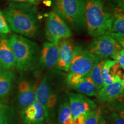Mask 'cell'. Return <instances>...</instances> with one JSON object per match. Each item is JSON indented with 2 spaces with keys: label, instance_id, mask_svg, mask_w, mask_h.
Listing matches in <instances>:
<instances>
[{
  "label": "cell",
  "instance_id": "obj_20",
  "mask_svg": "<svg viewBox=\"0 0 124 124\" xmlns=\"http://www.w3.org/2000/svg\"><path fill=\"white\" fill-rule=\"evenodd\" d=\"M106 59V58L97 56L94 64L93 65L90 72L89 74L91 79L97 87L98 90L103 86L102 76V70L103 63Z\"/></svg>",
  "mask_w": 124,
  "mask_h": 124
},
{
  "label": "cell",
  "instance_id": "obj_14",
  "mask_svg": "<svg viewBox=\"0 0 124 124\" xmlns=\"http://www.w3.org/2000/svg\"><path fill=\"white\" fill-rule=\"evenodd\" d=\"M21 118L24 124H44L46 121L44 108L36 101L21 109Z\"/></svg>",
  "mask_w": 124,
  "mask_h": 124
},
{
  "label": "cell",
  "instance_id": "obj_30",
  "mask_svg": "<svg viewBox=\"0 0 124 124\" xmlns=\"http://www.w3.org/2000/svg\"><path fill=\"white\" fill-rule=\"evenodd\" d=\"M102 124H110L108 123V121H106L105 120H105L103 121V122H102Z\"/></svg>",
  "mask_w": 124,
  "mask_h": 124
},
{
  "label": "cell",
  "instance_id": "obj_10",
  "mask_svg": "<svg viewBox=\"0 0 124 124\" xmlns=\"http://www.w3.org/2000/svg\"><path fill=\"white\" fill-rule=\"evenodd\" d=\"M59 44L45 42L43 45L39 61L41 69L50 70L56 67L59 56Z\"/></svg>",
  "mask_w": 124,
  "mask_h": 124
},
{
  "label": "cell",
  "instance_id": "obj_1",
  "mask_svg": "<svg viewBox=\"0 0 124 124\" xmlns=\"http://www.w3.org/2000/svg\"><path fill=\"white\" fill-rule=\"evenodd\" d=\"M3 13L10 29L15 33L29 38L38 35L40 23L35 5L12 2Z\"/></svg>",
  "mask_w": 124,
  "mask_h": 124
},
{
  "label": "cell",
  "instance_id": "obj_6",
  "mask_svg": "<svg viewBox=\"0 0 124 124\" xmlns=\"http://www.w3.org/2000/svg\"><path fill=\"white\" fill-rule=\"evenodd\" d=\"M46 35L49 42L58 44L60 40L70 38L72 33L64 20L53 10L46 18Z\"/></svg>",
  "mask_w": 124,
  "mask_h": 124
},
{
  "label": "cell",
  "instance_id": "obj_24",
  "mask_svg": "<svg viewBox=\"0 0 124 124\" xmlns=\"http://www.w3.org/2000/svg\"><path fill=\"white\" fill-rule=\"evenodd\" d=\"M110 124H124V109H120L117 111H112L107 116L105 120Z\"/></svg>",
  "mask_w": 124,
  "mask_h": 124
},
{
  "label": "cell",
  "instance_id": "obj_19",
  "mask_svg": "<svg viewBox=\"0 0 124 124\" xmlns=\"http://www.w3.org/2000/svg\"><path fill=\"white\" fill-rule=\"evenodd\" d=\"M74 91L89 97L97 96L98 90L89 74L85 76L82 80L75 86L71 87Z\"/></svg>",
  "mask_w": 124,
  "mask_h": 124
},
{
  "label": "cell",
  "instance_id": "obj_9",
  "mask_svg": "<svg viewBox=\"0 0 124 124\" xmlns=\"http://www.w3.org/2000/svg\"><path fill=\"white\" fill-rule=\"evenodd\" d=\"M69 102L73 119L82 113L90 112L97 108L93 101L79 93H69Z\"/></svg>",
  "mask_w": 124,
  "mask_h": 124
},
{
  "label": "cell",
  "instance_id": "obj_4",
  "mask_svg": "<svg viewBox=\"0 0 124 124\" xmlns=\"http://www.w3.org/2000/svg\"><path fill=\"white\" fill-rule=\"evenodd\" d=\"M86 0H55L54 11L71 27H85Z\"/></svg>",
  "mask_w": 124,
  "mask_h": 124
},
{
  "label": "cell",
  "instance_id": "obj_3",
  "mask_svg": "<svg viewBox=\"0 0 124 124\" xmlns=\"http://www.w3.org/2000/svg\"><path fill=\"white\" fill-rule=\"evenodd\" d=\"M16 60V67L27 71L35 67L39 58L38 45L23 36L12 34L9 37Z\"/></svg>",
  "mask_w": 124,
  "mask_h": 124
},
{
  "label": "cell",
  "instance_id": "obj_15",
  "mask_svg": "<svg viewBox=\"0 0 124 124\" xmlns=\"http://www.w3.org/2000/svg\"><path fill=\"white\" fill-rule=\"evenodd\" d=\"M124 80L103 86L98 90L97 97L101 103L113 102L118 98L124 97Z\"/></svg>",
  "mask_w": 124,
  "mask_h": 124
},
{
  "label": "cell",
  "instance_id": "obj_27",
  "mask_svg": "<svg viewBox=\"0 0 124 124\" xmlns=\"http://www.w3.org/2000/svg\"><path fill=\"white\" fill-rule=\"evenodd\" d=\"M111 58L113 59L120 65V67L123 70L124 69V50L122 49L118 52H116L111 56Z\"/></svg>",
  "mask_w": 124,
  "mask_h": 124
},
{
  "label": "cell",
  "instance_id": "obj_25",
  "mask_svg": "<svg viewBox=\"0 0 124 124\" xmlns=\"http://www.w3.org/2000/svg\"><path fill=\"white\" fill-rule=\"evenodd\" d=\"M11 32L4 13L0 10V35H7Z\"/></svg>",
  "mask_w": 124,
  "mask_h": 124
},
{
  "label": "cell",
  "instance_id": "obj_16",
  "mask_svg": "<svg viewBox=\"0 0 124 124\" xmlns=\"http://www.w3.org/2000/svg\"><path fill=\"white\" fill-rule=\"evenodd\" d=\"M16 60L9 39L0 35V69L12 70L16 68Z\"/></svg>",
  "mask_w": 124,
  "mask_h": 124
},
{
  "label": "cell",
  "instance_id": "obj_5",
  "mask_svg": "<svg viewBox=\"0 0 124 124\" xmlns=\"http://www.w3.org/2000/svg\"><path fill=\"white\" fill-rule=\"evenodd\" d=\"M59 90L49 74L43 77L36 90L35 101L38 102L44 108L46 122L54 114V111L59 97Z\"/></svg>",
  "mask_w": 124,
  "mask_h": 124
},
{
  "label": "cell",
  "instance_id": "obj_26",
  "mask_svg": "<svg viewBox=\"0 0 124 124\" xmlns=\"http://www.w3.org/2000/svg\"><path fill=\"white\" fill-rule=\"evenodd\" d=\"M83 77V76L78 74L69 73L67 77V84L70 87L75 86L81 81Z\"/></svg>",
  "mask_w": 124,
  "mask_h": 124
},
{
  "label": "cell",
  "instance_id": "obj_12",
  "mask_svg": "<svg viewBox=\"0 0 124 124\" xmlns=\"http://www.w3.org/2000/svg\"><path fill=\"white\" fill-rule=\"evenodd\" d=\"M36 86L32 80L24 79L18 85L17 102L21 109L33 103L35 101Z\"/></svg>",
  "mask_w": 124,
  "mask_h": 124
},
{
  "label": "cell",
  "instance_id": "obj_8",
  "mask_svg": "<svg viewBox=\"0 0 124 124\" xmlns=\"http://www.w3.org/2000/svg\"><path fill=\"white\" fill-rule=\"evenodd\" d=\"M123 48L114 38L106 35L95 38L91 41L88 50L97 56L107 58Z\"/></svg>",
  "mask_w": 124,
  "mask_h": 124
},
{
  "label": "cell",
  "instance_id": "obj_22",
  "mask_svg": "<svg viewBox=\"0 0 124 124\" xmlns=\"http://www.w3.org/2000/svg\"><path fill=\"white\" fill-rule=\"evenodd\" d=\"M15 116L11 107L0 102V124H13Z\"/></svg>",
  "mask_w": 124,
  "mask_h": 124
},
{
  "label": "cell",
  "instance_id": "obj_13",
  "mask_svg": "<svg viewBox=\"0 0 124 124\" xmlns=\"http://www.w3.org/2000/svg\"><path fill=\"white\" fill-rule=\"evenodd\" d=\"M102 76L103 86L124 80L122 69L114 60H105L102 67Z\"/></svg>",
  "mask_w": 124,
  "mask_h": 124
},
{
  "label": "cell",
  "instance_id": "obj_2",
  "mask_svg": "<svg viewBox=\"0 0 124 124\" xmlns=\"http://www.w3.org/2000/svg\"><path fill=\"white\" fill-rule=\"evenodd\" d=\"M85 27L91 36L109 35L113 23V13L108 12L102 0H86Z\"/></svg>",
  "mask_w": 124,
  "mask_h": 124
},
{
  "label": "cell",
  "instance_id": "obj_28",
  "mask_svg": "<svg viewBox=\"0 0 124 124\" xmlns=\"http://www.w3.org/2000/svg\"><path fill=\"white\" fill-rule=\"evenodd\" d=\"M13 2L17 3H24V4H36L39 2L40 0H9Z\"/></svg>",
  "mask_w": 124,
  "mask_h": 124
},
{
  "label": "cell",
  "instance_id": "obj_17",
  "mask_svg": "<svg viewBox=\"0 0 124 124\" xmlns=\"http://www.w3.org/2000/svg\"><path fill=\"white\" fill-rule=\"evenodd\" d=\"M109 35L114 38L122 48L124 46V9L117 5L113 13L112 27Z\"/></svg>",
  "mask_w": 124,
  "mask_h": 124
},
{
  "label": "cell",
  "instance_id": "obj_11",
  "mask_svg": "<svg viewBox=\"0 0 124 124\" xmlns=\"http://www.w3.org/2000/svg\"><path fill=\"white\" fill-rule=\"evenodd\" d=\"M59 56L56 68L68 72L73 58L75 45L69 39H63L59 42Z\"/></svg>",
  "mask_w": 124,
  "mask_h": 124
},
{
  "label": "cell",
  "instance_id": "obj_23",
  "mask_svg": "<svg viewBox=\"0 0 124 124\" xmlns=\"http://www.w3.org/2000/svg\"><path fill=\"white\" fill-rule=\"evenodd\" d=\"M104 120L103 110L97 108L95 110L90 112L84 124H102Z\"/></svg>",
  "mask_w": 124,
  "mask_h": 124
},
{
  "label": "cell",
  "instance_id": "obj_29",
  "mask_svg": "<svg viewBox=\"0 0 124 124\" xmlns=\"http://www.w3.org/2000/svg\"><path fill=\"white\" fill-rule=\"evenodd\" d=\"M117 5L124 9V0H117Z\"/></svg>",
  "mask_w": 124,
  "mask_h": 124
},
{
  "label": "cell",
  "instance_id": "obj_7",
  "mask_svg": "<svg viewBox=\"0 0 124 124\" xmlns=\"http://www.w3.org/2000/svg\"><path fill=\"white\" fill-rule=\"evenodd\" d=\"M97 56L88 49L80 46H75L73 58L70 66L69 73L80 74L83 77L89 74L92 69Z\"/></svg>",
  "mask_w": 124,
  "mask_h": 124
},
{
  "label": "cell",
  "instance_id": "obj_18",
  "mask_svg": "<svg viewBox=\"0 0 124 124\" xmlns=\"http://www.w3.org/2000/svg\"><path fill=\"white\" fill-rule=\"evenodd\" d=\"M15 79L16 74L13 71L0 69V100L10 93Z\"/></svg>",
  "mask_w": 124,
  "mask_h": 124
},
{
  "label": "cell",
  "instance_id": "obj_21",
  "mask_svg": "<svg viewBox=\"0 0 124 124\" xmlns=\"http://www.w3.org/2000/svg\"><path fill=\"white\" fill-rule=\"evenodd\" d=\"M58 124H74L69 100L65 99L58 108Z\"/></svg>",
  "mask_w": 124,
  "mask_h": 124
}]
</instances>
